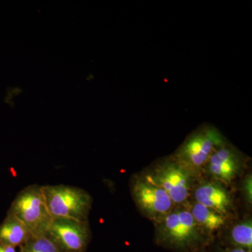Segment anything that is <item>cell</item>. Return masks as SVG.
Segmentation results:
<instances>
[{"mask_svg": "<svg viewBox=\"0 0 252 252\" xmlns=\"http://www.w3.org/2000/svg\"><path fill=\"white\" fill-rule=\"evenodd\" d=\"M240 190L244 200L249 206L252 204V175L251 172H248L245 175L240 185Z\"/></svg>", "mask_w": 252, "mask_h": 252, "instance_id": "obj_14", "label": "cell"}, {"mask_svg": "<svg viewBox=\"0 0 252 252\" xmlns=\"http://www.w3.org/2000/svg\"><path fill=\"white\" fill-rule=\"evenodd\" d=\"M154 225L156 244L175 252L205 250L213 240L197 224L187 205L175 206Z\"/></svg>", "mask_w": 252, "mask_h": 252, "instance_id": "obj_1", "label": "cell"}, {"mask_svg": "<svg viewBox=\"0 0 252 252\" xmlns=\"http://www.w3.org/2000/svg\"><path fill=\"white\" fill-rule=\"evenodd\" d=\"M20 252H60L56 245L46 235L34 236L19 248Z\"/></svg>", "mask_w": 252, "mask_h": 252, "instance_id": "obj_13", "label": "cell"}, {"mask_svg": "<svg viewBox=\"0 0 252 252\" xmlns=\"http://www.w3.org/2000/svg\"><path fill=\"white\" fill-rule=\"evenodd\" d=\"M223 246L252 251V220L248 217L233 223L224 236Z\"/></svg>", "mask_w": 252, "mask_h": 252, "instance_id": "obj_12", "label": "cell"}, {"mask_svg": "<svg viewBox=\"0 0 252 252\" xmlns=\"http://www.w3.org/2000/svg\"><path fill=\"white\" fill-rule=\"evenodd\" d=\"M18 252H20L19 251H18Z\"/></svg>", "mask_w": 252, "mask_h": 252, "instance_id": "obj_18", "label": "cell"}, {"mask_svg": "<svg viewBox=\"0 0 252 252\" xmlns=\"http://www.w3.org/2000/svg\"><path fill=\"white\" fill-rule=\"evenodd\" d=\"M0 252H18L16 248L0 243Z\"/></svg>", "mask_w": 252, "mask_h": 252, "instance_id": "obj_16", "label": "cell"}, {"mask_svg": "<svg viewBox=\"0 0 252 252\" xmlns=\"http://www.w3.org/2000/svg\"><path fill=\"white\" fill-rule=\"evenodd\" d=\"M60 252H86L91 239L89 220L54 219L46 233Z\"/></svg>", "mask_w": 252, "mask_h": 252, "instance_id": "obj_8", "label": "cell"}, {"mask_svg": "<svg viewBox=\"0 0 252 252\" xmlns=\"http://www.w3.org/2000/svg\"><path fill=\"white\" fill-rule=\"evenodd\" d=\"M50 215L54 219L89 220L93 198L85 190L64 185L41 186Z\"/></svg>", "mask_w": 252, "mask_h": 252, "instance_id": "obj_4", "label": "cell"}, {"mask_svg": "<svg viewBox=\"0 0 252 252\" xmlns=\"http://www.w3.org/2000/svg\"><path fill=\"white\" fill-rule=\"evenodd\" d=\"M217 252H252L244 249L232 248V247L222 246L217 250Z\"/></svg>", "mask_w": 252, "mask_h": 252, "instance_id": "obj_15", "label": "cell"}, {"mask_svg": "<svg viewBox=\"0 0 252 252\" xmlns=\"http://www.w3.org/2000/svg\"><path fill=\"white\" fill-rule=\"evenodd\" d=\"M142 175L163 189L176 206L189 203L194 187L200 179L176 161L171 156L156 162Z\"/></svg>", "mask_w": 252, "mask_h": 252, "instance_id": "obj_2", "label": "cell"}, {"mask_svg": "<svg viewBox=\"0 0 252 252\" xmlns=\"http://www.w3.org/2000/svg\"><path fill=\"white\" fill-rule=\"evenodd\" d=\"M247 162L245 154L226 140L212 152L204 167L203 177L231 185L243 175Z\"/></svg>", "mask_w": 252, "mask_h": 252, "instance_id": "obj_7", "label": "cell"}, {"mask_svg": "<svg viewBox=\"0 0 252 252\" xmlns=\"http://www.w3.org/2000/svg\"><path fill=\"white\" fill-rule=\"evenodd\" d=\"M6 214L21 220L34 236L46 235L53 220L46 205L42 187L37 185L28 186L22 189Z\"/></svg>", "mask_w": 252, "mask_h": 252, "instance_id": "obj_5", "label": "cell"}, {"mask_svg": "<svg viewBox=\"0 0 252 252\" xmlns=\"http://www.w3.org/2000/svg\"><path fill=\"white\" fill-rule=\"evenodd\" d=\"M187 206L197 224L212 239L216 233L227 228L229 223L228 217L193 200H189Z\"/></svg>", "mask_w": 252, "mask_h": 252, "instance_id": "obj_10", "label": "cell"}, {"mask_svg": "<svg viewBox=\"0 0 252 252\" xmlns=\"http://www.w3.org/2000/svg\"><path fill=\"white\" fill-rule=\"evenodd\" d=\"M29 230L21 220L13 215L6 214L0 223V243L19 248L31 238Z\"/></svg>", "mask_w": 252, "mask_h": 252, "instance_id": "obj_11", "label": "cell"}, {"mask_svg": "<svg viewBox=\"0 0 252 252\" xmlns=\"http://www.w3.org/2000/svg\"><path fill=\"white\" fill-rule=\"evenodd\" d=\"M130 193L142 216L154 224L176 206L163 189L147 180L142 174L134 175L131 179Z\"/></svg>", "mask_w": 252, "mask_h": 252, "instance_id": "obj_6", "label": "cell"}, {"mask_svg": "<svg viewBox=\"0 0 252 252\" xmlns=\"http://www.w3.org/2000/svg\"><path fill=\"white\" fill-rule=\"evenodd\" d=\"M197 252H205V250H201V251H199Z\"/></svg>", "mask_w": 252, "mask_h": 252, "instance_id": "obj_17", "label": "cell"}, {"mask_svg": "<svg viewBox=\"0 0 252 252\" xmlns=\"http://www.w3.org/2000/svg\"><path fill=\"white\" fill-rule=\"evenodd\" d=\"M190 200L220 212L224 216H233L234 198L228 186L219 181L202 177L195 184Z\"/></svg>", "mask_w": 252, "mask_h": 252, "instance_id": "obj_9", "label": "cell"}, {"mask_svg": "<svg viewBox=\"0 0 252 252\" xmlns=\"http://www.w3.org/2000/svg\"><path fill=\"white\" fill-rule=\"evenodd\" d=\"M226 140L215 126L205 124L190 133L171 157L194 176L200 178L214 149Z\"/></svg>", "mask_w": 252, "mask_h": 252, "instance_id": "obj_3", "label": "cell"}]
</instances>
